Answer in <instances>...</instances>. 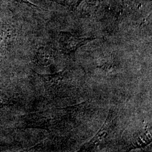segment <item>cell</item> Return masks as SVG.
I'll list each match as a JSON object with an SVG mask.
<instances>
[{"mask_svg": "<svg viewBox=\"0 0 152 152\" xmlns=\"http://www.w3.org/2000/svg\"><path fill=\"white\" fill-rule=\"evenodd\" d=\"M60 34V42L62 46V49L63 52L66 54L75 52L76 50L82 45L86 44L88 41L94 39L78 38L68 32H61Z\"/></svg>", "mask_w": 152, "mask_h": 152, "instance_id": "obj_1", "label": "cell"}, {"mask_svg": "<svg viewBox=\"0 0 152 152\" xmlns=\"http://www.w3.org/2000/svg\"><path fill=\"white\" fill-rule=\"evenodd\" d=\"M38 61L41 65H48L51 62V56L48 53H41L38 55Z\"/></svg>", "mask_w": 152, "mask_h": 152, "instance_id": "obj_3", "label": "cell"}, {"mask_svg": "<svg viewBox=\"0 0 152 152\" xmlns=\"http://www.w3.org/2000/svg\"><path fill=\"white\" fill-rule=\"evenodd\" d=\"M111 121V115H109L108 117L105 121V123L104 124L102 128L99 131L97 134L92 139L90 142V145H96L99 142H100L102 140H103L105 137L108 134L109 130V124Z\"/></svg>", "mask_w": 152, "mask_h": 152, "instance_id": "obj_2", "label": "cell"}]
</instances>
